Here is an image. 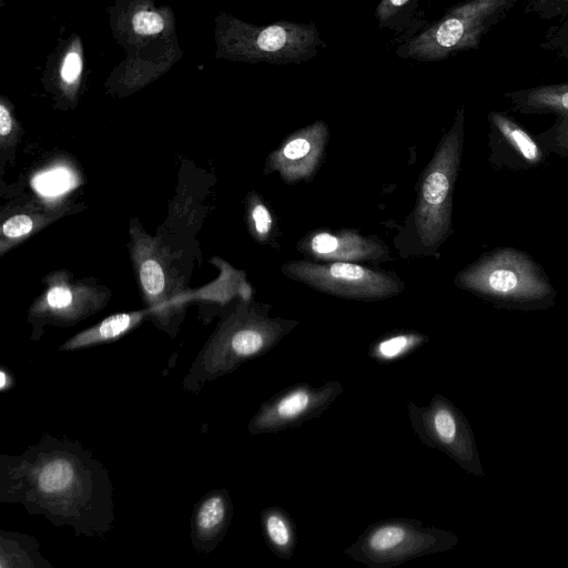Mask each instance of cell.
<instances>
[{"mask_svg": "<svg viewBox=\"0 0 568 568\" xmlns=\"http://www.w3.org/2000/svg\"><path fill=\"white\" fill-rule=\"evenodd\" d=\"M132 264L150 315L159 327L168 331L184 311L189 294L184 281L173 266L166 247L158 237L131 226Z\"/></svg>", "mask_w": 568, "mask_h": 568, "instance_id": "cell-7", "label": "cell"}, {"mask_svg": "<svg viewBox=\"0 0 568 568\" xmlns=\"http://www.w3.org/2000/svg\"><path fill=\"white\" fill-rule=\"evenodd\" d=\"M454 284L495 305L511 308L548 307L557 295L544 267L515 247L483 253L455 276Z\"/></svg>", "mask_w": 568, "mask_h": 568, "instance_id": "cell-3", "label": "cell"}, {"mask_svg": "<svg viewBox=\"0 0 568 568\" xmlns=\"http://www.w3.org/2000/svg\"><path fill=\"white\" fill-rule=\"evenodd\" d=\"M36 190L47 196H55L73 186V178L64 168L50 169L38 174L33 180Z\"/></svg>", "mask_w": 568, "mask_h": 568, "instance_id": "cell-26", "label": "cell"}, {"mask_svg": "<svg viewBox=\"0 0 568 568\" xmlns=\"http://www.w3.org/2000/svg\"><path fill=\"white\" fill-rule=\"evenodd\" d=\"M149 310L113 314L68 339L60 349L74 351L115 341L136 327Z\"/></svg>", "mask_w": 568, "mask_h": 568, "instance_id": "cell-18", "label": "cell"}, {"mask_svg": "<svg viewBox=\"0 0 568 568\" xmlns=\"http://www.w3.org/2000/svg\"><path fill=\"white\" fill-rule=\"evenodd\" d=\"M45 291L29 311L33 325L32 338L43 325L70 326L91 316L108 301L106 291L79 282L64 271L51 273L45 278Z\"/></svg>", "mask_w": 568, "mask_h": 568, "instance_id": "cell-10", "label": "cell"}, {"mask_svg": "<svg viewBox=\"0 0 568 568\" xmlns=\"http://www.w3.org/2000/svg\"><path fill=\"white\" fill-rule=\"evenodd\" d=\"M549 154L568 158V115H558L547 130L535 135Z\"/></svg>", "mask_w": 568, "mask_h": 568, "instance_id": "cell-25", "label": "cell"}, {"mask_svg": "<svg viewBox=\"0 0 568 568\" xmlns=\"http://www.w3.org/2000/svg\"><path fill=\"white\" fill-rule=\"evenodd\" d=\"M418 0H379L374 17L382 29L404 31L412 22Z\"/></svg>", "mask_w": 568, "mask_h": 568, "instance_id": "cell-23", "label": "cell"}, {"mask_svg": "<svg viewBox=\"0 0 568 568\" xmlns=\"http://www.w3.org/2000/svg\"><path fill=\"white\" fill-rule=\"evenodd\" d=\"M233 515V505L225 489L205 495L195 506L191 520L194 548L211 551L224 537Z\"/></svg>", "mask_w": 568, "mask_h": 568, "instance_id": "cell-16", "label": "cell"}, {"mask_svg": "<svg viewBox=\"0 0 568 568\" xmlns=\"http://www.w3.org/2000/svg\"><path fill=\"white\" fill-rule=\"evenodd\" d=\"M514 112L568 115V82L542 84L504 94Z\"/></svg>", "mask_w": 568, "mask_h": 568, "instance_id": "cell-17", "label": "cell"}, {"mask_svg": "<svg viewBox=\"0 0 568 568\" xmlns=\"http://www.w3.org/2000/svg\"><path fill=\"white\" fill-rule=\"evenodd\" d=\"M246 216L252 236L260 243L267 242L274 230V217L263 199L255 192L247 196Z\"/></svg>", "mask_w": 568, "mask_h": 568, "instance_id": "cell-24", "label": "cell"}, {"mask_svg": "<svg viewBox=\"0 0 568 568\" xmlns=\"http://www.w3.org/2000/svg\"><path fill=\"white\" fill-rule=\"evenodd\" d=\"M406 410L412 428L428 447L443 450L460 465L473 463V443L468 428L456 407L436 394L428 405L409 400Z\"/></svg>", "mask_w": 568, "mask_h": 568, "instance_id": "cell-12", "label": "cell"}, {"mask_svg": "<svg viewBox=\"0 0 568 568\" xmlns=\"http://www.w3.org/2000/svg\"><path fill=\"white\" fill-rule=\"evenodd\" d=\"M240 54L256 62L301 64L325 47L314 22L278 20L266 26H239Z\"/></svg>", "mask_w": 568, "mask_h": 568, "instance_id": "cell-9", "label": "cell"}, {"mask_svg": "<svg viewBox=\"0 0 568 568\" xmlns=\"http://www.w3.org/2000/svg\"><path fill=\"white\" fill-rule=\"evenodd\" d=\"M456 538L442 529L406 518H390L371 525L343 552L369 568H392L412 559L444 551Z\"/></svg>", "mask_w": 568, "mask_h": 568, "instance_id": "cell-6", "label": "cell"}, {"mask_svg": "<svg viewBox=\"0 0 568 568\" xmlns=\"http://www.w3.org/2000/svg\"><path fill=\"white\" fill-rule=\"evenodd\" d=\"M488 121V163L498 171L523 172L544 165L550 155L537 138L504 111L493 110Z\"/></svg>", "mask_w": 568, "mask_h": 568, "instance_id": "cell-13", "label": "cell"}, {"mask_svg": "<svg viewBox=\"0 0 568 568\" xmlns=\"http://www.w3.org/2000/svg\"><path fill=\"white\" fill-rule=\"evenodd\" d=\"M540 48L568 61V17L546 32Z\"/></svg>", "mask_w": 568, "mask_h": 568, "instance_id": "cell-27", "label": "cell"}, {"mask_svg": "<svg viewBox=\"0 0 568 568\" xmlns=\"http://www.w3.org/2000/svg\"><path fill=\"white\" fill-rule=\"evenodd\" d=\"M132 26L138 34L151 36L163 30L164 21L153 11H139L133 16Z\"/></svg>", "mask_w": 568, "mask_h": 568, "instance_id": "cell-30", "label": "cell"}, {"mask_svg": "<svg viewBox=\"0 0 568 568\" xmlns=\"http://www.w3.org/2000/svg\"><path fill=\"white\" fill-rule=\"evenodd\" d=\"M0 501L20 504L77 536H102L115 519L105 467L80 443L49 434L21 455H1Z\"/></svg>", "mask_w": 568, "mask_h": 568, "instance_id": "cell-1", "label": "cell"}, {"mask_svg": "<svg viewBox=\"0 0 568 568\" xmlns=\"http://www.w3.org/2000/svg\"><path fill=\"white\" fill-rule=\"evenodd\" d=\"M568 0H529L525 6L526 14H535L542 20L565 19Z\"/></svg>", "mask_w": 568, "mask_h": 568, "instance_id": "cell-28", "label": "cell"}, {"mask_svg": "<svg viewBox=\"0 0 568 568\" xmlns=\"http://www.w3.org/2000/svg\"><path fill=\"white\" fill-rule=\"evenodd\" d=\"M297 247L303 254L326 262L377 261L388 254L379 240L352 231L313 232L305 235Z\"/></svg>", "mask_w": 568, "mask_h": 568, "instance_id": "cell-15", "label": "cell"}, {"mask_svg": "<svg viewBox=\"0 0 568 568\" xmlns=\"http://www.w3.org/2000/svg\"><path fill=\"white\" fill-rule=\"evenodd\" d=\"M328 135L321 120L293 132L268 154L264 172H278L287 184L311 179L323 160Z\"/></svg>", "mask_w": 568, "mask_h": 568, "instance_id": "cell-14", "label": "cell"}, {"mask_svg": "<svg viewBox=\"0 0 568 568\" xmlns=\"http://www.w3.org/2000/svg\"><path fill=\"white\" fill-rule=\"evenodd\" d=\"M261 527L270 549L281 559L294 554L297 538L294 521L283 508L271 506L261 513Z\"/></svg>", "mask_w": 568, "mask_h": 568, "instance_id": "cell-19", "label": "cell"}, {"mask_svg": "<svg viewBox=\"0 0 568 568\" xmlns=\"http://www.w3.org/2000/svg\"><path fill=\"white\" fill-rule=\"evenodd\" d=\"M1 568H51L39 552L37 540L28 535L0 531Z\"/></svg>", "mask_w": 568, "mask_h": 568, "instance_id": "cell-20", "label": "cell"}, {"mask_svg": "<svg viewBox=\"0 0 568 568\" xmlns=\"http://www.w3.org/2000/svg\"><path fill=\"white\" fill-rule=\"evenodd\" d=\"M82 70V60L80 55L71 51L69 52L61 67V78L67 83H73L80 77Z\"/></svg>", "mask_w": 568, "mask_h": 568, "instance_id": "cell-31", "label": "cell"}, {"mask_svg": "<svg viewBox=\"0 0 568 568\" xmlns=\"http://www.w3.org/2000/svg\"><path fill=\"white\" fill-rule=\"evenodd\" d=\"M267 314L268 307L245 300L237 304L195 358L184 378V388L197 392L204 384L264 355L298 325L297 321Z\"/></svg>", "mask_w": 568, "mask_h": 568, "instance_id": "cell-2", "label": "cell"}, {"mask_svg": "<svg viewBox=\"0 0 568 568\" xmlns=\"http://www.w3.org/2000/svg\"><path fill=\"white\" fill-rule=\"evenodd\" d=\"M12 382L13 381H12L10 373H8L4 369H1L0 371V389L2 392H6L7 389H9L11 387Z\"/></svg>", "mask_w": 568, "mask_h": 568, "instance_id": "cell-32", "label": "cell"}, {"mask_svg": "<svg viewBox=\"0 0 568 568\" xmlns=\"http://www.w3.org/2000/svg\"><path fill=\"white\" fill-rule=\"evenodd\" d=\"M520 0H467L406 38L396 49L402 59L438 62L478 49L483 38L499 24Z\"/></svg>", "mask_w": 568, "mask_h": 568, "instance_id": "cell-4", "label": "cell"}, {"mask_svg": "<svg viewBox=\"0 0 568 568\" xmlns=\"http://www.w3.org/2000/svg\"><path fill=\"white\" fill-rule=\"evenodd\" d=\"M343 389L338 381H328L318 387L305 383L290 386L261 405L247 429L252 435H261L298 427L326 410Z\"/></svg>", "mask_w": 568, "mask_h": 568, "instance_id": "cell-11", "label": "cell"}, {"mask_svg": "<svg viewBox=\"0 0 568 568\" xmlns=\"http://www.w3.org/2000/svg\"><path fill=\"white\" fill-rule=\"evenodd\" d=\"M465 139V108H458L450 129L443 135L423 172L413 226L428 252L437 250L453 233V194Z\"/></svg>", "mask_w": 568, "mask_h": 568, "instance_id": "cell-5", "label": "cell"}, {"mask_svg": "<svg viewBox=\"0 0 568 568\" xmlns=\"http://www.w3.org/2000/svg\"><path fill=\"white\" fill-rule=\"evenodd\" d=\"M62 211L39 212L33 210L21 211L8 216L1 225L0 253L3 255L9 248L24 241L30 235L51 223L60 216Z\"/></svg>", "mask_w": 568, "mask_h": 568, "instance_id": "cell-21", "label": "cell"}, {"mask_svg": "<svg viewBox=\"0 0 568 568\" xmlns=\"http://www.w3.org/2000/svg\"><path fill=\"white\" fill-rule=\"evenodd\" d=\"M281 270L290 278L316 291L348 300L379 301L403 290L394 273L354 262L298 260L285 263Z\"/></svg>", "mask_w": 568, "mask_h": 568, "instance_id": "cell-8", "label": "cell"}, {"mask_svg": "<svg viewBox=\"0 0 568 568\" xmlns=\"http://www.w3.org/2000/svg\"><path fill=\"white\" fill-rule=\"evenodd\" d=\"M18 143V131L10 110L4 105H0V146L2 151V161L4 155Z\"/></svg>", "mask_w": 568, "mask_h": 568, "instance_id": "cell-29", "label": "cell"}, {"mask_svg": "<svg viewBox=\"0 0 568 568\" xmlns=\"http://www.w3.org/2000/svg\"><path fill=\"white\" fill-rule=\"evenodd\" d=\"M428 341V336L418 332H394L375 341L368 349V355L376 362L392 363L407 356Z\"/></svg>", "mask_w": 568, "mask_h": 568, "instance_id": "cell-22", "label": "cell"}]
</instances>
